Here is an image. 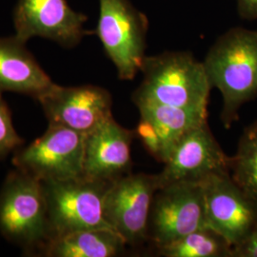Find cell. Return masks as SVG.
<instances>
[{"instance_id": "52a82bcc", "label": "cell", "mask_w": 257, "mask_h": 257, "mask_svg": "<svg viewBox=\"0 0 257 257\" xmlns=\"http://www.w3.org/2000/svg\"><path fill=\"white\" fill-rule=\"evenodd\" d=\"M205 228L208 226L201 182H176L156 191L148 239L157 248Z\"/></svg>"}, {"instance_id": "7c38bea8", "label": "cell", "mask_w": 257, "mask_h": 257, "mask_svg": "<svg viewBox=\"0 0 257 257\" xmlns=\"http://www.w3.org/2000/svg\"><path fill=\"white\" fill-rule=\"evenodd\" d=\"M230 157L212 136L208 121L187 134L157 174L159 188L176 182H201L211 175L230 173Z\"/></svg>"}, {"instance_id": "ba28073f", "label": "cell", "mask_w": 257, "mask_h": 257, "mask_svg": "<svg viewBox=\"0 0 257 257\" xmlns=\"http://www.w3.org/2000/svg\"><path fill=\"white\" fill-rule=\"evenodd\" d=\"M159 184L156 175L128 174L111 182L104 202L105 218L127 245L148 239L152 204Z\"/></svg>"}, {"instance_id": "7a4b0ae2", "label": "cell", "mask_w": 257, "mask_h": 257, "mask_svg": "<svg viewBox=\"0 0 257 257\" xmlns=\"http://www.w3.org/2000/svg\"><path fill=\"white\" fill-rule=\"evenodd\" d=\"M143 79L133 101L149 102L194 110H208L211 86L203 62L188 52L145 56Z\"/></svg>"}, {"instance_id": "5bb4252c", "label": "cell", "mask_w": 257, "mask_h": 257, "mask_svg": "<svg viewBox=\"0 0 257 257\" xmlns=\"http://www.w3.org/2000/svg\"><path fill=\"white\" fill-rule=\"evenodd\" d=\"M54 83L25 42L15 35L0 37V92H16L37 99Z\"/></svg>"}, {"instance_id": "6da1fadb", "label": "cell", "mask_w": 257, "mask_h": 257, "mask_svg": "<svg viewBox=\"0 0 257 257\" xmlns=\"http://www.w3.org/2000/svg\"><path fill=\"white\" fill-rule=\"evenodd\" d=\"M203 63L211 88L222 95V123L230 128L241 107L257 96V30L230 29L217 38Z\"/></svg>"}, {"instance_id": "9c48e42d", "label": "cell", "mask_w": 257, "mask_h": 257, "mask_svg": "<svg viewBox=\"0 0 257 257\" xmlns=\"http://www.w3.org/2000/svg\"><path fill=\"white\" fill-rule=\"evenodd\" d=\"M201 184L207 226L233 250L257 225V203L233 181L230 173L210 175Z\"/></svg>"}, {"instance_id": "2e32d148", "label": "cell", "mask_w": 257, "mask_h": 257, "mask_svg": "<svg viewBox=\"0 0 257 257\" xmlns=\"http://www.w3.org/2000/svg\"><path fill=\"white\" fill-rule=\"evenodd\" d=\"M127 246L111 229H88L68 232L49 239L41 255L49 257H113Z\"/></svg>"}, {"instance_id": "44dd1931", "label": "cell", "mask_w": 257, "mask_h": 257, "mask_svg": "<svg viewBox=\"0 0 257 257\" xmlns=\"http://www.w3.org/2000/svg\"><path fill=\"white\" fill-rule=\"evenodd\" d=\"M232 256L257 257V225L248 237L236 248H233Z\"/></svg>"}, {"instance_id": "277c9868", "label": "cell", "mask_w": 257, "mask_h": 257, "mask_svg": "<svg viewBox=\"0 0 257 257\" xmlns=\"http://www.w3.org/2000/svg\"><path fill=\"white\" fill-rule=\"evenodd\" d=\"M42 184L50 238L76 230L111 229L104 211L105 195L110 183L81 176Z\"/></svg>"}, {"instance_id": "e0dca14e", "label": "cell", "mask_w": 257, "mask_h": 257, "mask_svg": "<svg viewBox=\"0 0 257 257\" xmlns=\"http://www.w3.org/2000/svg\"><path fill=\"white\" fill-rule=\"evenodd\" d=\"M158 253L165 257H229L232 248L218 233L205 228L158 248Z\"/></svg>"}, {"instance_id": "9a60e30c", "label": "cell", "mask_w": 257, "mask_h": 257, "mask_svg": "<svg viewBox=\"0 0 257 257\" xmlns=\"http://www.w3.org/2000/svg\"><path fill=\"white\" fill-rule=\"evenodd\" d=\"M140 116L156 127L161 143V163H165L175 146L191 131L208 121V110H194L156 103H136Z\"/></svg>"}, {"instance_id": "ffe728a7", "label": "cell", "mask_w": 257, "mask_h": 257, "mask_svg": "<svg viewBox=\"0 0 257 257\" xmlns=\"http://www.w3.org/2000/svg\"><path fill=\"white\" fill-rule=\"evenodd\" d=\"M135 134L136 137L140 139L148 153L154 158H156L158 162H161V143L154 124L151 121L140 116L138 126L135 130Z\"/></svg>"}, {"instance_id": "d6986e66", "label": "cell", "mask_w": 257, "mask_h": 257, "mask_svg": "<svg viewBox=\"0 0 257 257\" xmlns=\"http://www.w3.org/2000/svg\"><path fill=\"white\" fill-rule=\"evenodd\" d=\"M23 143L14 127L9 106L0 92V160L18 151Z\"/></svg>"}, {"instance_id": "7402d4cb", "label": "cell", "mask_w": 257, "mask_h": 257, "mask_svg": "<svg viewBox=\"0 0 257 257\" xmlns=\"http://www.w3.org/2000/svg\"><path fill=\"white\" fill-rule=\"evenodd\" d=\"M239 16L244 19H257V0H235Z\"/></svg>"}, {"instance_id": "8992f818", "label": "cell", "mask_w": 257, "mask_h": 257, "mask_svg": "<svg viewBox=\"0 0 257 257\" xmlns=\"http://www.w3.org/2000/svg\"><path fill=\"white\" fill-rule=\"evenodd\" d=\"M84 153L85 135L49 124L40 138L14 153L12 162L40 182L61 181L83 176Z\"/></svg>"}, {"instance_id": "5b68a950", "label": "cell", "mask_w": 257, "mask_h": 257, "mask_svg": "<svg viewBox=\"0 0 257 257\" xmlns=\"http://www.w3.org/2000/svg\"><path fill=\"white\" fill-rule=\"evenodd\" d=\"M96 34L121 80H133L145 58L147 17L130 0H98Z\"/></svg>"}, {"instance_id": "ac0fdd59", "label": "cell", "mask_w": 257, "mask_h": 257, "mask_svg": "<svg viewBox=\"0 0 257 257\" xmlns=\"http://www.w3.org/2000/svg\"><path fill=\"white\" fill-rule=\"evenodd\" d=\"M230 174L243 192L257 203V120L244 130L230 157Z\"/></svg>"}, {"instance_id": "30bf717a", "label": "cell", "mask_w": 257, "mask_h": 257, "mask_svg": "<svg viewBox=\"0 0 257 257\" xmlns=\"http://www.w3.org/2000/svg\"><path fill=\"white\" fill-rule=\"evenodd\" d=\"M87 19L67 0H18L14 10L15 36L25 43L41 37L64 48H74L86 35Z\"/></svg>"}, {"instance_id": "3957f363", "label": "cell", "mask_w": 257, "mask_h": 257, "mask_svg": "<svg viewBox=\"0 0 257 257\" xmlns=\"http://www.w3.org/2000/svg\"><path fill=\"white\" fill-rule=\"evenodd\" d=\"M0 233L29 253H40L50 238L43 184L19 169L0 190Z\"/></svg>"}, {"instance_id": "8fae6325", "label": "cell", "mask_w": 257, "mask_h": 257, "mask_svg": "<svg viewBox=\"0 0 257 257\" xmlns=\"http://www.w3.org/2000/svg\"><path fill=\"white\" fill-rule=\"evenodd\" d=\"M49 124L87 135L112 116L109 91L95 85L64 87L54 85L37 99Z\"/></svg>"}, {"instance_id": "4fadbf2b", "label": "cell", "mask_w": 257, "mask_h": 257, "mask_svg": "<svg viewBox=\"0 0 257 257\" xmlns=\"http://www.w3.org/2000/svg\"><path fill=\"white\" fill-rule=\"evenodd\" d=\"M135 131L119 125L113 116L85 135L83 176L111 183L130 174Z\"/></svg>"}]
</instances>
